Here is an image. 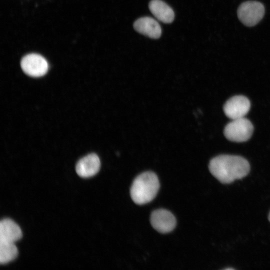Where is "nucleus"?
Masks as SVG:
<instances>
[{"mask_svg":"<svg viewBox=\"0 0 270 270\" xmlns=\"http://www.w3.org/2000/svg\"><path fill=\"white\" fill-rule=\"evenodd\" d=\"M20 66L24 73L33 77L44 75L48 68L46 60L42 56L36 54L25 56L21 60Z\"/></svg>","mask_w":270,"mask_h":270,"instance_id":"39448f33","label":"nucleus"},{"mask_svg":"<svg viewBox=\"0 0 270 270\" xmlns=\"http://www.w3.org/2000/svg\"><path fill=\"white\" fill-rule=\"evenodd\" d=\"M264 8L262 4L256 1H248L242 4L238 10L239 20L246 26H252L262 18Z\"/></svg>","mask_w":270,"mask_h":270,"instance_id":"20e7f679","label":"nucleus"},{"mask_svg":"<svg viewBox=\"0 0 270 270\" xmlns=\"http://www.w3.org/2000/svg\"><path fill=\"white\" fill-rule=\"evenodd\" d=\"M18 250L14 242L0 240V262L5 264L17 257Z\"/></svg>","mask_w":270,"mask_h":270,"instance_id":"f8f14e48","label":"nucleus"},{"mask_svg":"<svg viewBox=\"0 0 270 270\" xmlns=\"http://www.w3.org/2000/svg\"><path fill=\"white\" fill-rule=\"evenodd\" d=\"M148 8L152 14L160 21L170 24L173 22L174 13L172 9L161 0H152Z\"/></svg>","mask_w":270,"mask_h":270,"instance_id":"9d476101","label":"nucleus"},{"mask_svg":"<svg viewBox=\"0 0 270 270\" xmlns=\"http://www.w3.org/2000/svg\"><path fill=\"white\" fill-rule=\"evenodd\" d=\"M133 26L136 31L151 38H158L162 34L160 24L156 20L150 17L139 18L134 22Z\"/></svg>","mask_w":270,"mask_h":270,"instance_id":"1a4fd4ad","label":"nucleus"},{"mask_svg":"<svg viewBox=\"0 0 270 270\" xmlns=\"http://www.w3.org/2000/svg\"><path fill=\"white\" fill-rule=\"evenodd\" d=\"M160 188L157 176L152 172H146L138 175L133 181L130 194L137 204L151 202L156 196Z\"/></svg>","mask_w":270,"mask_h":270,"instance_id":"f03ea898","label":"nucleus"},{"mask_svg":"<svg viewBox=\"0 0 270 270\" xmlns=\"http://www.w3.org/2000/svg\"><path fill=\"white\" fill-rule=\"evenodd\" d=\"M100 166L98 156L90 154L81 158L76 164V170L78 174L84 178L92 177L99 171Z\"/></svg>","mask_w":270,"mask_h":270,"instance_id":"6e6552de","label":"nucleus"},{"mask_svg":"<svg viewBox=\"0 0 270 270\" xmlns=\"http://www.w3.org/2000/svg\"><path fill=\"white\" fill-rule=\"evenodd\" d=\"M20 226L13 220L4 218L0 222V240L15 242L22 238Z\"/></svg>","mask_w":270,"mask_h":270,"instance_id":"9b49d317","label":"nucleus"},{"mask_svg":"<svg viewBox=\"0 0 270 270\" xmlns=\"http://www.w3.org/2000/svg\"><path fill=\"white\" fill-rule=\"evenodd\" d=\"M208 168L211 174L220 182L227 184L246 176L250 172V165L242 156L223 154L212 158Z\"/></svg>","mask_w":270,"mask_h":270,"instance_id":"f257e3e1","label":"nucleus"},{"mask_svg":"<svg viewBox=\"0 0 270 270\" xmlns=\"http://www.w3.org/2000/svg\"><path fill=\"white\" fill-rule=\"evenodd\" d=\"M152 226L160 233H168L172 231L176 226V220L173 214L164 209L153 211L150 217Z\"/></svg>","mask_w":270,"mask_h":270,"instance_id":"0eeeda50","label":"nucleus"},{"mask_svg":"<svg viewBox=\"0 0 270 270\" xmlns=\"http://www.w3.org/2000/svg\"><path fill=\"white\" fill-rule=\"evenodd\" d=\"M254 127L248 119L242 118L229 122L224 128V135L229 140L235 142H244L252 136Z\"/></svg>","mask_w":270,"mask_h":270,"instance_id":"7ed1b4c3","label":"nucleus"},{"mask_svg":"<svg viewBox=\"0 0 270 270\" xmlns=\"http://www.w3.org/2000/svg\"><path fill=\"white\" fill-rule=\"evenodd\" d=\"M268 220L270 222V214H269V215H268Z\"/></svg>","mask_w":270,"mask_h":270,"instance_id":"ddd939ff","label":"nucleus"},{"mask_svg":"<svg viewBox=\"0 0 270 270\" xmlns=\"http://www.w3.org/2000/svg\"><path fill=\"white\" fill-rule=\"evenodd\" d=\"M250 108L249 100L243 96H236L228 100L224 106L225 114L234 120L244 118Z\"/></svg>","mask_w":270,"mask_h":270,"instance_id":"423d86ee","label":"nucleus"}]
</instances>
